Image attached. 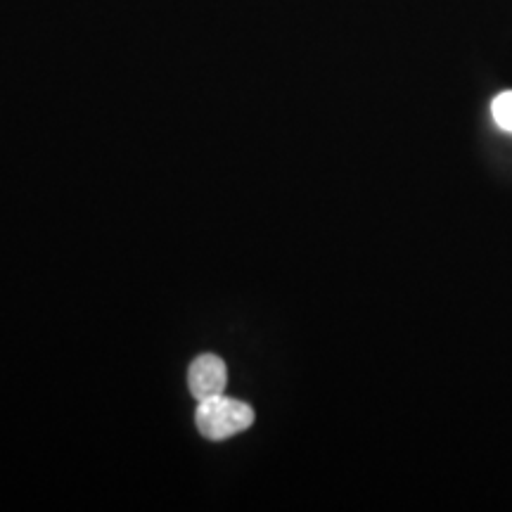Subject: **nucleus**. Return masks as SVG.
Wrapping results in <instances>:
<instances>
[{
  "instance_id": "f257e3e1",
  "label": "nucleus",
  "mask_w": 512,
  "mask_h": 512,
  "mask_svg": "<svg viewBox=\"0 0 512 512\" xmlns=\"http://www.w3.org/2000/svg\"><path fill=\"white\" fill-rule=\"evenodd\" d=\"M254 411L249 403L228 399V396H211L200 401V408L195 413L197 432L209 441H223L235 437L252 427Z\"/></svg>"
},
{
  "instance_id": "7ed1b4c3",
  "label": "nucleus",
  "mask_w": 512,
  "mask_h": 512,
  "mask_svg": "<svg viewBox=\"0 0 512 512\" xmlns=\"http://www.w3.org/2000/svg\"><path fill=\"white\" fill-rule=\"evenodd\" d=\"M491 114H494V121L503 131L512 133V91L496 95L494 102H491Z\"/></svg>"
},
{
  "instance_id": "f03ea898",
  "label": "nucleus",
  "mask_w": 512,
  "mask_h": 512,
  "mask_svg": "<svg viewBox=\"0 0 512 512\" xmlns=\"http://www.w3.org/2000/svg\"><path fill=\"white\" fill-rule=\"evenodd\" d=\"M226 382H228L226 363H223L219 356L202 354L192 361V366L188 370V387H190V394L195 396L197 401L223 394Z\"/></svg>"
}]
</instances>
